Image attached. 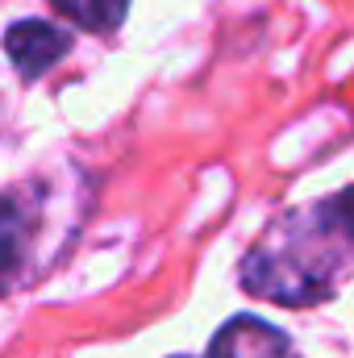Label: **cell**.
Wrapping results in <instances>:
<instances>
[{
  "instance_id": "obj_1",
  "label": "cell",
  "mask_w": 354,
  "mask_h": 358,
  "mask_svg": "<svg viewBox=\"0 0 354 358\" xmlns=\"http://www.w3.org/2000/svg\"><path fill=\"white\" fill-rule=\"evenodd\" d=\"M354 271V187L279 213L242 259V287L259 300L313 308Z\"/></svg>"
},
{
  "instance_id": "obj_2",
  "label": "cell",
  "mask_w": 354,
  "mask_h": 358,
  "mask_svg": "<svg viewBox=\"0 0 354 358\" xmlns=\"http://www.w3.org/2000/svg\"><path fill=\"white\" fill-rule=\"evenodd\" d=\"M42 246V204L34 187L0 192V283H17Z\"/></svg>"
},
{
  "instance_id": "obj_3",
  "label": "cell",
  "mask_w": 354,
  "mask_h": 358,
  "mask_svg": "<svg viewBox=\"0 0 354 358\" xmlns=\"http://www.w3.org/2000/svg\"><path fill=\"white\" fill-rule=\"evenodd\" d=\"M71 50V38L50 25V21H17L4 34V55L8 63L21 71V80H38L42 71H50L63 55Z\"/></svg>"
},
{
  "instance_id": "obj_4",
  "label": "cell",
  "mask_w": 354,
  "mask_h": 358,
  "mask_svg": "<svg viewBox=\"0 0 354 358\" xmlns=\"http://www.w3.org/2000/svg\"><path fill=\"white\" fill-rule=\"evenodd\" d=\"M292 342L283 329L267 325L259 317H234L217 329L208 358H288Z\"/></svg>"
},
{
  "instance_id": "obj_5",
  "label": "cell",
  "mask_w": 354,
  "mask_h": 358,
  "mask_svg": "<svg viewBox=\"0 0 354 358\" xmlns=\"http://www.w3.org/2000/svg\"><path fill=\"white\" fill-rule=\"evenodd\" d=\"M67 21H76L80 29L92 34H104V29H117L125 21V8L129 0H50Z\"/></svg>"
}]
</instances>
